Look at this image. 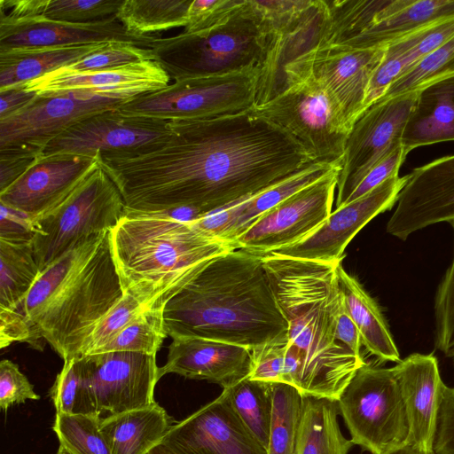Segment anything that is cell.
Masks as SVG:
<instances>
[{
    "label": "cell",
    "mask_w": 454,
    "mask_h": 454,
    "mask_svg": "<svg viewBox=\"0 0 454 454\" xmlns=\"http://www.w3.org/2000/svg\"><path fill=\"white\" fill-rule=\"evenodd\" d=\"M144 146L99 153L125 211L188 207L201 217L291 177L315 161L281 128L252 108L204 120L168 121Z\"/></svg>",
    "instance_id": "obj_1"
},
{
    "label": "cell",
    "mask_w": 454,
    "mask_h": 454,
    "mask_svg": "<svg viewBox=\"0 0 454 454\" xmlns=\"http://www.w3.org/2000/svg\"><path fill=\"white\" fill-rule=\"evenodd\" d=\"M262 258L288 323L283 383L302 396L337 402L365 363L336 337L339 263L273 254Z\"/></svg>",
    "instance_id": "obj_2"
},
{
    "label": "cell",
    "mask_w": 454,
    "mask_h": 454,
    "mask_svg": "<svg viewBox=\"0 0 454 454\" xmlns=\"http://www.w3.org/2000/svg\"><path fill=\"white\" fill-rule=\"evenodd\" d=\"M168 336L255 348L287 333L262 255L233 249L202 262L163 308Z\"/></svg>",
    "instance_id": "obj_3"
},
{
    "label": "cell",
    "mask_w": 454,
    "mask_h": 454,
    "mask_svg": "<svg viewBox=\"0 0 454 454\" xmlns=\"http://www.w3.org/2000/svg\"><path fill=\"white\" fill-rule=\"evenodd\" d=\"M123 295L110 231L80 242L40 272L23 304L33 348L44 340L64 360L80 357L98 323Z\"/></svg>",
    "instance_id": "obj_4"
},
{
    "label": "cell",
    "mask_w": 454,
    "mask_h": 454,
    "mask_svg": "<svg viewBox=\"0 0 454 454\" xmlns=\"http://www.w3.org/2000/svg\"><path fill=\"white\" fill-rule=\"evenodd\" d=\"M110 244L123 293H146L166 302L202 262L235 249L192 222L159 211H125L110 231Z\"/></svg>",
    "instance_id": "obj_5"
},
{
    "label": "cell",
    "mask_w": 454,
    "mask_h": 454,
    "mask_svg": "<svg viewBox=\"0 0 454 454\" xmlns=\"http://www.w3.org/2000/svg\"><path fill=\"white\" fill-rule=\"evenodd\" d=\"M269 34L253 0H232L210 26L159 37L149 50L174 81L258 67Z\"/></svg>",
    "instance_id": "obj_6"
},
{
    "label": "cell",
    "mask_w": 454,
    "mask_h": 454,
    "mask_svg": "<svg viewBox=\"0 0 454 454\" xmlns=\"http://www.w3.org/2000/svg\"><path fill=\"white\" fill-rule=\"evenodd\" d=\"M125 213L122 196L98 161L59 203L34 218L40 272L82 240L111 231Z\"/></svg>",
    "instance_id": "obj_7"
},
{
    "label": "cell",
    "mask_w": 454,
    "mask_h": 454,
    "mask_svg": "<svg viewBox=\"0 0 454 454\" xmlns=\"http://www.w3.org/2000/svg\"><path fill=\"white\" fill-rule=\"evenodd\" d=\"M295 139L315 160L342 158L350 132L340 110L301 63L285 71V90L252 108Z\"/></svg>",
    "instance_id": "obj_8"
},
{
    "label": "cell",
    "mask_w": 454,
    "mask_h": 454,
    "mask_svg": "<svg viewBox=\"0 0 454 454\" xmlns=\"http://www.w3.org/2000/svg\"><path fill=\"white\" fill-rule=\"evenodd\" d=\"M336 403L354 445L371 454L408 445V419L394 366L365 362Z\"/></svg>",
    "instance_id": "obj_9"
},
{
    "label": "cell",
    "mask_w": 454,
    "mask_h": 454,
    "mask_svg": "<svg viewBox=\"0 0 454 454\" xmlns=\"http://www.w3.org/2000/svg\"><path fill=\"white\" fill-rule=\"evenodd\" d=\"M257 81V67L177 80L163 89L124 103L119 110L126 115L165 121L233 114L255 106Z\"/></svg>",
    "instance_id": "obj_10"
},
{
    "label": "cell",
    "mask_w": 454,
    "mask_h": 454,
    "mask_svg": "<svg viewBox=\"0 0 454 454\" xmlns=\"http://www.w3.org/2000/svg\"><path fill=\"white\" fill-rule=\"evenodd\" d=\"M418 92L379 100L354 123L345 145L337 178L335 209L348 200L370 169L402 145V136Z\"/></svg>",
    "instance_id": "obj_11"
},
{
    "label": "cell",
    "mask_w": 454,
    "mask_h": 454,
    "mask_svg": "<svg viewBox=\"0 0 454 454\" xmlns=\"http://www.w3.org/2000/svg\"><path fill=\"white\" fill-rule=\"evenodd\" d=\"M340 169L333 170L264 213L232 241V247L265 255L313 233L332 213Z\"/></svg>",
    "instance_id": "obj_12"
},
{
    "label": "cell",
    "mask_w": 454,
    "mask_h": 454,
    "mask_svg": "<svg viewBox=\"0 0 454 454\" xmlns=\"http://www.w3.org/2000/svg\"><path fill=\"white\" fill-rule=\"evenodd\" d=\"M98 415L118 414L156 403L160 379L155 355L105 352L77 357Z\"/></svg>",
    "instance_id": "obj_13"
},
{
    "label": "cell",
    "mask_w": 454,
    "mask_h": 454,
    "mask_svg": "<svg viewBox=\"0 0 454 454\" xmlns=\"http://www.w3.org/2000/svg\"><path fill=\"white\" fill-rule=\"evenodd\" d=\"M129 100L94 95L38 96L26 106L0 120V151L42 153L47 144L74 123Z\"/></svg>",
    "instance_id": "obj_14"
},
{
    "label": "cell",
    "mask_w": 454,
    "mask_h": 454,
    "mask_svg": "<svg viewBox=\"0 0 454 454\" xmlns=\"http://www.w3.org/2000/svg\"><path fill=\"white\" fill-rule=\"evenodd\" d=\"M409 174L395 176L359 199L333 211L310 235L268 254L308 261L340 263L348 244L372 219L394 207Z\"/></svg>",
    "instance_id": "obj_15"
},
{
    "label": "cell",
    "mask_w": 454,
    "mask_h": 454,
    "mask_svg": "<svg viewBox=\"0 0 454 454\" xmlns=\"http://www.w3.org/2000/svg\"><path fill=\"white\" fill-rule=\"evenodd\" d=\"M327 24L325 0H305L270 30L265 55L257 67L255 106L283 92L286 67L325 43Z\"/></svg>",
    "instance_id": "obj_16"
},
{
    "label": "cell",
    "mask_w": 454,
    "mask_h": 454,
    "mask_svg": "<svg viewBox=\"0 0 454 454\" xmlns=\"http://www.w3.org/2000/svg\"><path fill=\"white\" fill-rule=\"evenodd\" d=\"M160 444L174 454H267L222 393L174 423Z\"/></svg>",
    "instance_id": "obj_17"
},
{
    "label": "cell",
    "mask_w": 454,
    "mask_h": 454,
    "mask_svg": "<svg viewBox=\"0 0 454 454\" xmlns=\"http://www.w3.org/2000/svg\"><path fill=\"white\" fill-rule=\"evenodd\" d=\"M385 50L386 45L353 49L323 44L295 62L305 66L323 86L351 129L365 111L368 86L384 58Z\"/></svg>",
    "instance_id": "obj_18"
},
{
    "label": "cell",
    "mask_w": 454,
    "mask_h": 454,
    "mask_svg": "<svg viewBox=\"0 0 454 454\" xmlns=\"http://www.w3.org/2000/svg\"><path fill=\"white\" fill-rule=\"evenodd\" d=\"M119 108L74 123L50 141L43 150L42 156H93L98 153L144 146L168 135V121L126 115Z\"/></svg>",
    "instance_id": "obj_19"
},
{
    "label": "cell",
    "mask_w": 454,
    "mask_h": 454,
    "mask_svg": "<svg viewBox=\"0 0 454 454\" xmlns=\"http://www.w3.org/2000/svg\"><path fill=\"white\" fill-rule=\"evenodd\" d=\"M401 191L387 231L402 239L454 219V154L416 168Z\"/></svg>",
    "instance_id": "obj_20"
},
{
    "label": "cell",
    "mask_w": 454,
    "mask_h": 454,
    "mask_svg": "<svg viewBox=\"0 0 454 454\" xmlns=\"http://www.w3.org/2000/svg\"><path fill=\"white\" fill-rule=\"evenodd\" d=\"M170 77L153 59L82 73L54 70L23 83L38 96L101 95L131 100L169 84Z\"/></svg>",
    "instance_id": "obj_21"
},
{
    "label": "cell",
    "mask_w": 454,
    "mask_h": 454,
    "mask_svg": "<svg viewBox=\"0 0 454 454\" xmlns=\"http://www.w3.org/2000/svg\"><path fill=\"white\" fill-rule=\"evenodd\" d=\"M98 156L99 153L42 157L0 192V203L35 218L67 196L95 167Z\"/></svg>",
    "instance_id": "obj_22"
},
{
    "label": "cell",
    "mask_w": 454,
    "mask_h": 454,
    "mask_svg": "<svg viewBox=\"0 0 454 454\" xmlns=\"http://www.w3.org/2000/svg\"><path fill=\"white\" fill-rule=\"evenodd\" d=\"M157 36L128 34L116 17L91 23L55 21L43 16L0 22V50L129 42L149 49Z\"/></svg>",
    "instance_id": "obj_23"
},
{
    "label": "cell",
    "mask_w": 454,
    "mask_h": 454,
    "mask_svg": "<svg viewBox=\"0 0 454 454\" xmlns=\"http://www.w3.org/2000/svg\"><path fill=\"white\" fill-rule=\"evenodd\" d=\"M409 424L408 445L434 451L442 393L445 386L432 354L413 353L394 366Z\"/></svg>",
    "instance_id": "obj_24"
},
{
    "label": "cell",
    "mask_w": 454,
    "mask_h": 454,
    "mask_svg": "<svg viewBox=\"0 0 454 454\" xmlns=\"http://www.w3.org/2000/svg\"><path fill=\"white\" fill-rule=\"evenodd\" d=\"M166 364L159 376L176 373L191 380H207L223 389L248 377L251 348L202 338L172 339Z\"/></svg>",
    "instance_id": "obj_25"
},
{
    "label": "cell",
    "mask_w": 454,
    "mask_h": 454,
    "mask_svg": "<svg viewBox=\"0 0 454 454\" xmlns=\"http://www.w3.org/2000/svg\"><path fill=\"white\" fill-rule=\"evenodd\" d=\"M341 160L342 158L332 162H314L301 172L256 195L204 215L192 223L207 233L231 244L256 219L282 200L333 170L341 168Z\"/></svg>",
    "instance_id": "obj_26"
},
{
    "label": "cell",
    "mask_w": 454,
    "mask_h": 454,
    "mask_svg": "<svg viewBox=\"0 0 454 454\" xmlns=\"http://www.w3.org/2000/svg\"><path fill=\"white\" fill-rule=\"evenodd\" d=\"M453 16L454 0H379L367 27L348 47L369 49L387 45Z\"/></svg>",
    "instance_id": "obj_27"
},
{
    "label": "cell",
    "mask_w": 454,
    "mask_h": 454,
    "mask_svg": "<svg viewBox=\"0 0 454 454\" xmlns=\"http://www.w3.org/2000/svg\"><path fill=\"white\" fill-rule=\"evenodd\" d=\"M454 140V76L437 81L418 91L407 121L402 145L411 150Z\"/></svg>",
    "instance_id": "obj_28"
},
{
    "label": "cell",
    "mask_w": 454,
    "mask_h": 454,
    "mask_svg": "<svg viewBox=\"0 0 454 454\" xmlns=\"http://www.w3.org/2000/svg\"><path fill=\"white\" fill-rule=\"evenodd\" d=\"M173 424L172 418L156 402L102 418L100 431L112 454H148L161 442Z\"/></svg>",
    "instance_id": "obj_29"
},
{
    "label": "cell",
    "mask_w": 454,
    "mask_h": 454,
    "mask_svg": "<svg viewBox=\"0 0 454 454\" xmlns=\"http://www.w3.org/2000/svg\"><path fill=\"white\" fill-rule=\"evenodd\" d=\"M337 278L347 310L360 334L362 345L382 362L398 363L399 351L377 302L358 280L337 265Z\"/></svg>",
    "instance_id": "obj_30"
},
{
    "label": "cell",
    "mask_w": 454,
    "mask_h": 454,
    "mask_svg": "<svg viewBox=\"0 0 454 454\" xmlns=\"http://www.w3.org/2000/svg\"><path fill=\"white\" fill-rule=\"evenodd\" d=\"M112 42L0 50V90L20 85L73 64Z\"/></svg>",
    "instance_id": "obj_31"
},
{
    "label": "cell",
    "mask_w": 454,
    "mask_h": 454,
    "mask_svg": "<svg viewBox=\"0 0 454 454\" xmlns=\"http://www.w3.org/2000/svg\"><path fill=\"white\" fill-rule=\"evenodd\" d=\"M454 36V16L433 22L386 45L374 82L387 88L419 61Z\"/></svg>",
    "instance_id": "obj_32"
},
{
    "label": "cell",
    "mask_w": 454,
    "mask_h": 454,
    "mask_svg": "<svg viewBox=\"0 0 454 454\" xmlns=\"http://www.w3.org/2000/svg\"><path fill=\"white\" fill-rule=\"evenodd\" d=\"M337 403L303 396L296 454H348L354 445L341 433Z\"/></svg>",
    "instance_id": "obj_33"
},
{
    "label": "cell",
    "mask_w": 454,
    "mask_h": 454,
    "mask_svg": "<svg viewBox=\"0 0 454 454\" xmlns=\"http://www.w3.org/2000/svg\"><path fill=\"white\" fill-rule=\"evenodd\" d=\"M39 275L33 242L0 239V312H23Z\"/></svg>",
    "instance_id": "obj_34"
},
{
    "label": "cell",
    "mask_w": 454,
    "mask_h": 454,
    "mask_svg": "<svg viewBox=\"0 0 454 454\" xmlns=\"http://www.w3.org/2000/svg\"><path fill=\"white\" fill-rule=\"evenodd\" d=\"M192 0H123L117 20L131 35L145 37L153 33L187 26Z\"/></svg>",
    "instance_id": "obj_35"
},
{
    "label": "cell",
    "mask_w": 454,
    "mask_h": 454,
    "mask_svg": "<svg viewBox=\"0 0 454 454\" xmlns=\"http://www.w3.org/2000/svg\"><path fill=\"white\" fill-rule=\"evenodd\" d=\"M223 390L239 419L267 450L272 415L271 384L247 377Z\"/></svg>",
    "instance_id": "obj_36"
},
{
    "label": "cell",
    "mask_w": 454,
    "mask_h": 454,
    "mask_svg": "<svg viewBox=\"0 0 454 454\" xmlns=\"http://www.w3.org/2000/svg\"><path fill=\"white\" fill-rule=\"evenodd\" d=\"M272 415L267 454H296L303 396L293 386L271 384Z\"/></svg>",
    "instance_id": "obj_37"
},
{
    "label": "cell",
    "mask_w": 454,
    "mask_h": 454,
    "mask_svg": "<svg viewBox=\"0 0 454 454\" xmlns=\"http://www.w3.org/2000/svg\"><path fill=\"white\" fill-rule=\"evenodd\" d=\"M163 308L145 311L93 354L136 352L156 356L168 336L164 326Z\"/></svg>",
    "instance_id": "obj_38"
},
{
    "label": "cell",
    "mask_w": 454,
    "mask_h": 454,
    "mask_svg": "<svg viewBox=\"0 0 454 454\" xmlns=\"http://www.w3.org/2000/svg\"><path fill=\"white\" fill-rule=\"evenodd\" d=\"M166 302L141 292H125L119 301L98 323L86 345L82 356L93 354L110 341L127 325L145 311L164 307Z\"/></svg>",
    "instance_id": "obj_39"
},
{
    "label": "cell",
    "mask_w": 454,
    "mask_h": 454,
    "mask_svg": "<svg viewBox=\"0 0 454 454\" xmlns=\"http://www.w3.org/2000/svg\"><path fill=\"white\" fill-rule=\"evenodd\" d=\"M454 76V36L401 75L380 100L418 92L437 81Z\"/></svg>",
    "instance_id": "obj_40"
},
{
    "label": "cell",
    "mask_w": 454,
    "mask_h": 454,
    "mask_svg": "<svg viewBox=\"0 0 454 454\" xmlns=\"http://www.w3.org/2000/svg\"><path fill=\"white\" fill-rule=\"evenodd\" d=\"M101 419L99 415L56 412L52 429L73 454H112L100 431Z\"/></svg>",
    "instance_id": "obj_41"
},
{
    "label": "cell",
    "mask_w": 454,
    "mask_h": 454,
    "mask_svg": "<svg viewBox=\"0 0 454 454\" xmlns=\"http://www.w3.org/2000/svg\"><path fill=\"white\" fill-rule=\"evenodd\" d=\"M50 396L57 413L98 415L77 357L64 361L50 389Z\"/></svg>",
    "instance_id": "obj_42"
},
{
    "label": "cell",
    "mask_w": 454,
    "mask_h": 454,
    "mask_svg": "<svg viewBox=\"0 0 454 454\" xmlns=\"http://www.w3.org/2000/svg\"><path fill=\"white\" fill-rule=\"evenodd\" d=\"M123 0H45L43 17L67 23L98 22L116 17Z\"/></svg>",
    "instance_id": "obj_43"
},
{
    "label": "cell",
    "mask_w": 454,
    "mask_h": 454,
    "mask_svg": "<svg viewBox=\"0 0 454 454\" xmlns=\"http://www.w3.org/2000/svg\"><path fill=\"white\" fill-rule=\"evenodd\" d=\"M454 231V219L450 222ZM435 348L454 357V256L434 297Z\"/></svg>",
    "instance_id": "obj_44"
},
{
    "label": "cell",
    "mask_w": 454,
    "mask_h": 454,
    "mask_svg": "<svg viewBox=\"0 0 454 454\" xmlns=\"http://www.w3.org/2000/svg\"><path fill=\"white\" fill-rule=\"evenodd\" d=\"M150 59L153 57L149 49L129 42L114 41L84 59L58 70L65 73L97 71Z\"/></svg>",
    "instance_id": "obj_45"
},
{
    "label": "cell",
    "mask_w": 454,
    "mask_h": 454,
    "mask_svg": "<svg viewBox=\"0 0 454 454\" xmlns=\"http://www.w3.org/2000/svg\"><path fill=\"white\" fill-rule=\"evenodd\" d=\"M287 333L251 349L248 378L268 384L283 383Z\"/></svg>",
    "instance_id": "obj_46"
},
{
    "label": "cell",
    "mask_w": 454,
    "mask_h": 454,
    "mask_svg": "<svg viewBox=\"0 0 454 454\" xmlns=\"http://www.w3.org/2000/svg\"><path fill=\"white\" fill-rule=\"evenodd\" d=\"M39 398L34 386L16 364L7 359L0 362V407L3 411L13 404L23 403L27 399Z\"/></svg>",
    "instance_id": "obj_47"
},
{
    "label": "cell",
    "mask_w": 454,
    "mask_h": 454,
    "mask_svg": "<svg viewBox=\"0 0 454 454\" xmlns=\"http://www.w3.org/2000/svg\"><path fill=\"white\" fill-rule=\"evenodd\" d=\"M409 153L400 145L379 160L350 195L348 203L367 194L386 180L398 176L399 169Z\"/></svg>",
    "instance_id": "obj_48"
},
{
    "label": "cell",
    "mask_w": 454,
    "mask_h": 454,
    "mask_svg": "<svg viewBox=\"0 0 454 454\" xmlns=\"http://www.w3.org/2000/svg\"><path fill=\"white\" fill-rule=\"evenodd\" d=\"M35 234L32 216L0 203V239L33 242Z\"/></svg>",
    "instance_id": "obj_49"
},
{
    "label": "cell",
    "mask_w": 454,
    "mask_h": 454,
    "mask_svg": "<svg viewBox=\"0 0 454 454\" xmlns=\"http://www.w3.org/2000/svg\"><path fill=\"white\" fill-rule=\"evenodd\" d=\"M42 157V153L27 151H0V192L12 185Z\"/></svg>",
    "instance_id": "obj_50"
},
{
    "label": "cell",
    "mask_w": 454,
    "mask_h": 454,
    "mask_svg": "<svg viewBox=\"0 0 454 454\" xmlns=\"http://www.w3.org/2000/svg\"><path fill=\"white\" fill-rule=\"evenodd\" d=\"M335 317L337 340L348 347L355 355L362 357L360 334L347 310L342 294L337 303Z\"/></svg>",
    "instance_id": "obj_51"
},
{
    "label": "cell",
    "mask_w": 454,
    "mask_h": 454,
    "mask_svg": "<svg viewBox=\"0 0 454 454\" xmlns=\"http://www.w3.org/2000/svg\"><path fill=\"white\" fill-rule=\"evenodd\" d=\"M36 97L37 94L28 90L24 84L0 90V120L20 110Z\"/></svg>",
    "instance_id": "obj_52"
},
{
    "label": "cell",
    "mask_w": 454,
    "mask_h": 454,
    "mask_svg": "<svg viewBox=\"0 0 454 454\" xmlns=\"http://www.w3.org/2000/svg\"><path fill=\"white\" fill-rule=\"evenodd\" d=\"M223 0H192L187 12V26L183 32H189L205 21Z\"/></svg>",
    "instance_id": "obj_53"
},
{
    "label": "cell",
    "mask_w": 454,
    "mask_h": 454,
    "mask_svg": "<svg viewBox=\"0 0 454 454\" xmlns=\"http://www.w3.org/2000/svg\"><path fill=\"white\" fill-rule=\"evenodd\" d=\"M385 454H435L434 451H425L419 449L414 448L410 445H405L392 450L386 452Z\"/></svg>",
    "instance_id": "obj_54"
},
{
    "label": "cell",
    "mask_w": 454,
    "mask_h": 454,
    "mask_svg": "<svg viewBox=\"0 0 454 454\" xmlns=\"http://www.w3.org/2000/svg\"><path fill=\"white\" fill-rule=\"evenodd\" d=\"M148 454H174L171 450H169L167 447L162 444H158L154 448H153Z\"/></svg>",
    "instance_id": "obj_55"
},
{
    "label": "cell",
    "mask_w": 454,
    "mask_h": 454,
    "mask_svg": "<svg viewBox=\"0 0 454 454\" xmlns=\"http://www.w3.org/2000/svg\"><path fill=\"white\" fill-rule=\"evenodd\" d=\"M56 454H73L70 452L67 448H65L63 445L59 444V450Z\"/></svg>",
    "instance_id": "obj_56"
},
{
    "label": "cell",
    "mask_w": 454,
    "mask_h": 454,
    "mask_svg": "<svg viewBox=\"0 0 454 454\" xmlns=\"http://www.w3.org/2000/svg\"><path fill=\"white\" fill-rule=\"evenodd\" d=\"M451 360H452V364H453V365H454V357H452V358H451Z\"/></svg>",
    "instance_id": "obj_57"
}]
</instances>
